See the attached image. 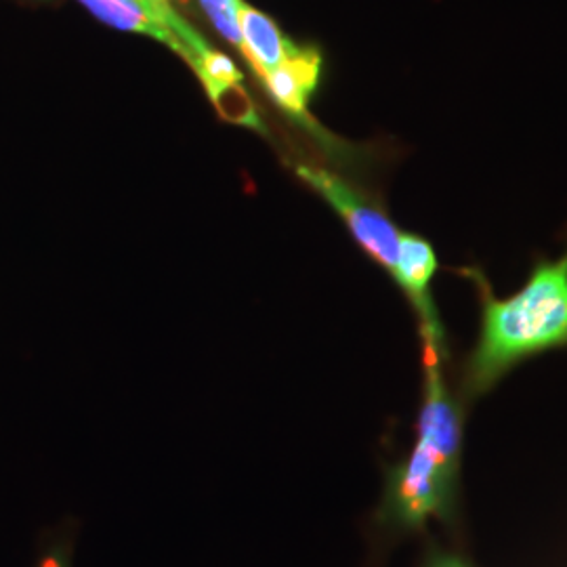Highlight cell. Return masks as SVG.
I'll list each match as a JSON object with an SVG mask.
<instances>
[{
    "label": "cell",
    "mask_w": 567,
    "mask_h": 567,
    "mask_svg": "<svg viewBox=\"0 0 567 567\" xmlns=\"http://www.w3.org/2000/svg\"><path fill=\"white\" fill-rule=\"evenodd\" d=\"M452 351L423 347V389L414 444L385 466L374 524L385 534H426L431 522L454 527L463 501V447L468 405L450 381Z\"/></svg>",
    "instance_id": "cell-1"
},
{
    "label": "cell",
    "mask_w": 567,
    "mask_h": 567,
    "mask_svg": "<svg viewBox=\"0 0 567 567\" xmlns=\"http://www.w3.org/2000/svg\"><path fill=\"white\" fill-rule=\"evenodd\" d=\"M473 286L477 330L456 374V391L475 404L501 385L513 370L567 351V243L559 257L536 255L524 284L498 297L480 265L452 267Z\"/></svg>",
    "instance_id": "cell-2"
},
{
    "label": "cell",
    "mask_w": 567,
    "mask_h": 567,
    "mask_svg": "<svg viewBox=\"0 0 567 567\" xmlns=\"http://www.w3.org/2000/svg\"><path fill=\"white\" fill-rule=\"evenodd\" d=\"M295 173L343 219L351 238L364 250L365 257L391 276L398 264L402 229L389 219L385 210L328 168L297 164Z\"/></svg>",
    "instance_id": "cell-3"
},
{
    "label": "cell",
    "mask_w": 567,
    "mask_h": 567,
    "mask_svg": "<svg viewBox=\"0 0 567 567\" xmlns=\"http://www.w3.org/2000/svg\"><path fill=\"white\" fill-rule=\"evenodd\" d=\"M324 53L318 44H299L292 55L265 74L264 81L267 93L278 103L284 114H288L295 122L307 128L326 150H347L343 142H337L322 128L309 112L311 100L316 97L322 79H324Z\"/></svg>",
    "instance_id": "cell-4"
},
{
    "label": "cell",
    "mask_w": 567,
    "mask_h": 567,
    "mask_svg": "<svg viewBox=\"0 0 567 567\" xmlns=\"http://www.w3.org/2000/svg\"><path fill=\"white\" fill-rule=\"evenodd\" d=\"M238 25L243 34V55L259 79L278 68L299 47V42L288 39L267 13L244 0L238 4Z\"/></svg>",
    "instance_id": "cell-5"
},
{
    "label": "cell",
    "mask_w": 567,
    "mask_h": 567,
    "mask_svg": "<svg viewBox=\"0 0 567 567\" xmlns=\"http://www.w3.org/2000/svg\"><path fill=\"white\" fill-rule=\"evenodd\" d=\"M79 2L103 23L122 32L143 34L154 41L163 42L164 47H168L185 60L182 42L177 41V37L168 28H164L163 23L154 20L140 2L135 0H79Z\"/></svg>",
    "instance_id": "cell-6"
},
{
    "label": "cell",
    "mask_w": 567,
    "mask_h": 567,
    "mask_svg": "<svg viewBox=\"0 0 567 567\" xmlns=\"http://www.w3.org/2000/svg\"><path fill=\"white\" fill-rule=\"evenodd\" d=\"M189 68L196 72L198 81L203 82L204 91L210 103L217 102L224 93L243 86L244 74L240 68L217 49H208L203 55L189 63Z\"/></svg>",
    "instance_id": "cell-7"
},
{
    "label": "cell",
    "mask_w": 567,
    "mask_h": 567,
    "mask_svg": "<svg viewBox=\"0 0 567 567\" xmlns=\"http://www.w3.org/2000/svg\"><path fill=\"white\" fill-rule=\"evenodd\" d=\"M135 2H140L154 20L163 23L164 28H168L177 37V41L182 42L185 49L187 63H192L198 55H203L204 51L210 49V44L204 41L203 34L183 20L179 11H175L168 0H135Z\"/></svg>",
    "instance_id": "cell-8"
},
{
    "label": "cell",
    "mask_w": 567,
    "mask_h": 567,
    "mask_svg": "<svg viewBox=\"0 0 567 567\" xmlns=\"http://www.w3.org/2000/svg\"><path fill=\"white\" fill-rule=\"evenodd\" d=\"M204 16L213 23V28L234 44L243 53V34L238 25V4L240 0H198Z\"/></svg>",
    "instance_id": "cell-9"
},
{
    "label": "cell",
    "mask_w": 567,
    "mask_h": 567,
    "mask_svg": "<svg viewBox=\"0 0 567 567\" xmlns=\"http://www.w3.org/2000/svg\"><path fill=\"white\" fill-rule=\"evenodd\" d=\"M419 567H477L471 557L456 550V548H447L440 545L437 540H429L426 543L425 553L421 557Z\"/></svg>",
    "instance_id": "cell-10"
},
{
    "label": "cell",
    "mask_w": 567,
    "mask_h": 567,
    "mask_svg": "<svg viewBox=\"0 0 567 567\" xmlns=\"http://www.w3.org/2000/svg\"><path fill=\"white\" fill-rule=\"evenodd\" d=\"M37 567H72L70 566V557H68V550H63L61 547L51 548L42 555L39 559V566Z\"/></svg>",
    "instance_id": "cell-11"
}]
</instances>
